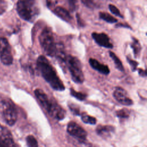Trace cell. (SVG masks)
Listing matches in <instances>:
<instances>
[{
  "label": "cell",
  "instance_id": "6da1fadb",
  "mask_svg": "<svg viewBox=\"0 0 147 147\" xmlns=\"http://www.w3.org/2000/svg\"><path fill=\"white\" fill-rule=\"evenodd\" d=\"M36 66L42 78L53 90L59 91L65 90V86L55 68L45 56L41 55L38 57Z\"/></svg>",
  "mask_w": 147,
  "mask_h": 147
},
{
  "label": "cell",
  "instance_id": "7a4b0ae2",
  "mask_svg": "<svg viewBox=\"0 0 147 147\" xmlns=\"http://www.w3.org/2000/svg\"><path fill=\"white\" fill-rule=\"evenodd\" d=\"M38 40L43 52L47 56L57 57L60 59L65 55L60 44L55 42L52 32L50 28H45L40 33Z\"/></svg>",
  "mask_w": 147,
  "mask_h": 147
},
{
  "label": "cell",
  "instance_id": "3957f363",
  "mask_svg": "<svg viewBox=\"0 0 147 147\" xmlns=\"http://www.w3.org/2000/svg\"><path fill=\"white\" fill-rule=\"evenodd\" d=\"M36 98L49 115L56 120H62L65 117V110L56 100L48 96L42 90L37 88L34 91Z\"/></svg>",
  "mask_w": 147,
  "mask_h": 147
},
{
  "label": "cell",
  "instance_id": "277c9868",
  "mask_svg": "<svg viewBox=\"0 0 147 147\" xmlns=\"http://www.w3.org/2000/svg\"><path fill=\"white\" fill-rule=\"evenodd\" d=\"M62 60L67 65L72 80L76 83H83L84 76L80 61L76 57L70 55H65Z\"/></svg>",
  "mask_w": 147,
  "mask_h": 147
},
{
  "label": "cell",
  "instance_id": "5b68a950",
  "mask_svg": "<svg viewBox=\"0 0 147 147\" xmlns=\"http://www.w3.org/2000/svg\"><path fill=\"white\" fill-rule=\"evenodd\" d=\"M16 9L20 17L27 21H33L37 15L35 0H18Z\"/></svg>",
  "mask_w": 147,
  "mask_h": 147
},
{
  "label": "cell",
  "instance_id": "8992f818",
  "mask_svg": "<svg viewBox=\"0 0 147 147\" xmlns=\"http://www.w3.org/2000/svg\"><path fill=\"white\" fill-rule=\"evenodd\" d=\"M1 110L5 121L10 126L14 125L17 119V111L13 102L9 99L2 100Z\"/></svg>",
  "mask_w": 147,
  "mask_h": 147
},
{
  "label": "cell",
  "instance_id": "52a82bcc",
  "mask_svg": "<svg viewBox=\"0 0 147 147\" xmlns=\"http://www.w3.org/2000/svg\"><path fill=\"white\" fill-rule=\"evenodd\" d=\"M0 59L5 65H10L13 63V58L11 47L5 38H0Z\"/></svg>",
  "mask_w": 147,
  "mask_h": 147
},
{
  "label": "cell",
  "instance_id": "ba28073f",
  "mask_svg": "<svg viewBox=\"0 0 147 147\" xmlns=\"http://www.w3.org/2000/svg\"><path fill=\"white\" fill-rule=\"evenodd\" d=\"M67 133L79 142H84L86 140L87 133L80 125L75 122H69L67 127Z\"/></svg>",
  "mask_w": 147,
  "mask_h": 147
},
{
  "label": "cell",
  "instance_id": "9c48e42d",
  "mask_svg": "<svg viewBox=\"0 0 147 147\" xmlns=\"http://www.w3.org/2000/svg\"><path fill=\"white\" fill-rule=\"evenodd\" d=\"M15 144L12 134L6 127L0 124V146H14Z\"/></svg>",
  "mask_w": 147,
  "mask_h": 147
},
{
  "label": "cell",
  "instance_id": "30bf717a",
  "mask_svg": "<svg viewBox=\"0 0 147 147\" xmlns=\"http://www.w3.org/2000/svg\"><path fill=\"white\" fill-rule=\"evenodd\" d=\"M113 96L121 104L130 106L133 104V100L129 97L126 91L121 87H117L113 92Z\"/></svg>",
  "mask_w": 147,
  "mask_h": 147
},
{
  "label": "cell",
  "instance_id": "8fae6325",
  "mask_svg": "<svg viewBox=\"0 0 147 147\" xmlns=\"http://www.w3.org/2000/svg\"><path fill=\"white\" fill-rule=\"evenodd\" d=\"M91 36L95 40L96 43L100 47H103L106 48H112L113 45L111 43L110 38L109 36L104 33H92Z\"/></svg>",
  "mask_w": 147,
  "mask_h": 147
},
{
  "label": "cell",
  "instance_id": "7c38bea8",
  "mask_svg": "<svg viewBox=\"0 0 147 147\" xmlns=\"http://www.w3.org/2000/svg\"><path fill=\"white\" fill-rule=\"evenodd\" d=\"M89 64L93 69L98 71L100 74L103 75H108L110 73V69L107 65L99 63L95 59L90 58L89 59Z\"/></svg>",
  "mask_w": 147,
  "mask_h": 147
},
{
  "label": "cell",
  "instance_id": "4fadbf2b",
  "mask_svg": "<svg viewBox=\"0 0 147 147\" xmlns=\"http://www.w3.org/2000/svg\"><path fill=\"white\" fill-rule=\"evenodd\" d=\"M115 128L111 125H98L96 128V133L99 136L107 138L111 136L114 132Z\"/></svg>",
  "mask_w": 147,
  "mask_h": 147
},
{
  "label": "cell",
  "instance_id": "5bb4252c",
  "mask_svg": "<svg viewBox=\"0 0 147 147\" xmlns=\"http://www.w3.org/2000/svg\"><path fill=\"white\" fill-rule=\"evenodd\" d=\"M53 12L57 17L66 22H69L72 19V17L69 14V11L61 6L56 7L54 9Z\"/></svg>",
  "mask_w": 147,
  "mask_h": 147
},
{
  "label": "cell",
  "instance_id": "9a60e30c",
  "mask_svg": "<svg viewBox=\"0 0 147 147\" xmlns=\"http://www.w3.org/2000/svg\"><path fill=\"white\" fill-rule=\"evenodd\" d=\"M131 48L133 49L135 57H138L141 51V46L138 40L134 37H132V42L131 44Z\"/></svg>",
  "mask_w": 147,
  "mask_h": 147
},
{
  "label": "cell",
  "instance_id": "2e32d148",
  "mask_svg": "<svg viewBox=\"0 0 147 147\" xmlns=\"http://www.w3.org/2000/svg\"><path fill=\"white\" fill-rule=\"evenodd\" d=\"M109 55L110 57L113 59L115 67L120 71H122V72L124 71V67L122 65V63L120 60V59L117 57V56L111 51L109 52Z\"/></svg>",
  "mask_w": 147,
  "mask_h": 147
},
{
  "label": "cell",
  "instance_id": "e0dca14e",
  "mask_svg": "<svg viewBox=\"0 0 147 147\" xmlns=\"http://www.w3.org/2000/svg\"><path fill=\"white\" fill-rule=\"evenodd\" d=\"M80 115L82 121L85 123L90 125H95L96 123V119L94 117L89 115L86 113H82Z\"/></svg>",
  "mask_w": 147,
  "mask_h": 147
},
{
  "label": "cell",
  "instance_id": "ac0fdd59",
  "mask_svg": "<svg viewBox=\"0 0 147 147\" xmlns=\"http://www.w3.org/2000/svg\"><path fill=\"white\" fill-rule=\"evenodd\" d=\"M99 15L100 19L105 21L107 22L113 24L117 22V19H116L115 17H113L111 15L107 13L100 12Z\"/></svg>",
  "mask_w": 147,
  "mask_h": 147
},
{
  "label": "cell",
  "instance_id": "d6986e66",
  "mask_svg": "<svg viewBox=\"0 0 147 147\" xmlns=\"http://www.w3.org/2000/svg\"><path fill=\"white\" fill-rule=\"evenodd\" d=\"M70 94L72 96L75 97L77 99L81 100V101L85 100L87 97V95L86 94H84L81 92L76 91L74 89H73L72 88H70Z\"/></svg>",
  "mask_w": 147,
  "mask_h": 147
},
{
  "label": "cell",
  "instance_id": "ffe728a7",
  "mask_svg": "<svg viewBox=\"0 0 147 147\" xmlns=\"http://www.w3.org/2000/svg\"><path fill=\"white\" fill-rule=\"evenodd\" d=\"M130 110L127 109L123 108L121 110H119L115 112L116 115L120 118H127L129 117Z\"/></svg>",
  "mask_w": 147,
  "mask_h": 147
},
{
  "label": "cell",
  "instance_id": "44dd1931",
  "mask_svg": "<svg viewBox=\"0 0 147 147\" xmlns=\"http://www.w3.org/2000/svg\"><path fill=\"white\" fill-rule=\"evenodd\" d=\"M26 144L28 146L37 147L38 146L37 140L32 135L28 136L26 138Z\"/></svg>",
  "mask_w": 147,
  "mask_h": 147
},
{
  "label": "cell",
  "instance_id": "7402d4cb",
  "mask_svg": "<svg viewBox=\"0 0 147 147\" xmlns=\"http://www.w3.org/2000/svg\"><path fill=\"white\" fill-rule=\"evenodd\" d=\"M109 9L110 10V11L114 15L119 17L121 18H123V16L122 15V14L121 13L120 11L119 10V9L114 5H112V4H109Z\"/></svg>",
  "mask_w": 147,
  "mask_h": 147
},
{
  "label": "cell",
  "instance_id": "603a6c76",
  "mask_svg": "<svg viewBox=\"0 0 147 147\" xmlns=\"http://www.w3.org/2000/svg\"><path fill=\"white\" fill-rule=\"evenodd\" d=\"M82 3L88 8H94L96 6V0H81Z\"/></svg>",
  "mask_w": 147,
  "mask_h": 147
},
{
  "label": "cell",
  "instance_id": "cb8c5ba5",
  "mask_svg": "<svg viewBox=\"0 0 147 147\" xmlns=\"http://www.w3.org/2000/svg\"><path fill=\"white\" fill-rule=\"evenodd\" d=\"M127 61L129 63L132 71H135L136 70V69H137V65H138V63L136 61L133 60L128 57H127Z\"/></svg>",
  "mask_w": 147,
  "mask_h": 147
},
{
  "label": "cell",
  "instance_id": "d4e9b609",
  "mask_svg": "<svg viewBox=\"0 0 147 147\" xmlns=\"http://www.w3.org/2000/svg\"><path fill=\"white\" fill-rule=\"evenodd\" d=\"M68 107H69L71 111L72 112L73 114L76 115H80V110L78 107L77 105L75 104H69Z\"/></svg>",
  "mask_w": 147,
  "mask_h": 147
},
{
  "label": "cell",
  "instance_id": "484cf974",
  "mask_svg": "<svg viewBox=\"0 0 147 147\" xmlns=\"http://www.w3.org/2000/svg\"><path fill=\"white\" fill-rule=\"evenodd\" d=\"M7 9V3L5 0H0V15L2 14Z\"/></svg>",
  "mask_w": 147,
  "mask_h": 147
},
{
  "label": "cell",
  "instance_id": "4316f807",
  "mask_svg": "<svg viewBox=\"0 0 147 147\" xmlns=\"http://www.w3.org/2000/svg\"><path fill=\"white\" fill-rule=\"evenodd\" d=\"M68 4L70 7V9L72 11L75 10L77 7V4L78 0H68Z\"/></svg>",
  "mask_w": 147,
  "mask_h": 147
},
{
  "label": "cell",
  "instance_id": "83f0119b",
  "mask_svg": "<svg viewBox=\"0 0 147 147\" xmlns=\"http://www.w3.org/2000/svg\"><path fill=\"white\" fill-rule=\"evenodd\" d=\"M76 18H77V21H78V24H79V25L81 26H84V23H83V21L82 20V19L78 13L76 14Z\"/></svg>",
  "mask_w": 147,
  "mask_h": 147
},
{
  "label": "cell",
  "instance_id": "f1b7e54d",
  "mask_svg": "<svg viewBox=\"0 0 147 147\" xmlns=\"http://www.w3.org/2000/svg\"><path fill=\"white\" fill-rule=\"evenodd\" d=\"M138 74L139 75L141 76H142V77H145L146 76V72L144 69H142V68H139L138 69Z\"/></svg>",
  "mask_w": 147,
  "mask_h": 147
},
{
  "label": "cell",
  "instance_id": "f546056e",
  "mask_svg": "<svg viewBox=\"0 0 147 147\" xmlns=\"http://www.w3.org/2000/svg\"><path fill=\"white\" fill-rule=\"evenodd\" d=\"M123 26V27H125V28H130V27L129 25H123V24H119L117 25V26Z\"/></svg>",
  "mask_w": 147,
  "mask_h": 147
}]
</instances>
